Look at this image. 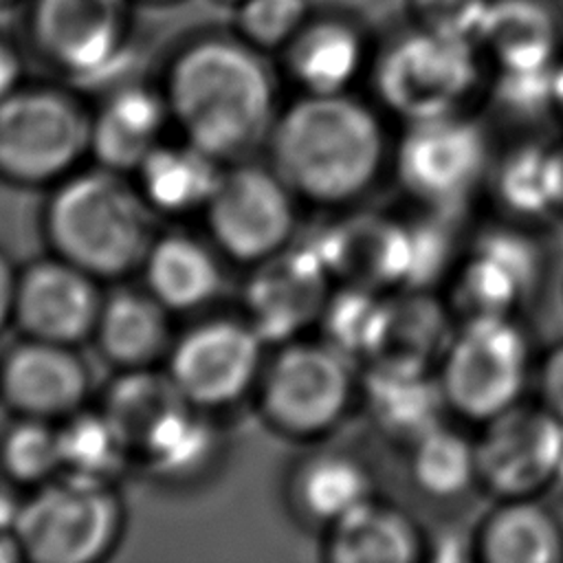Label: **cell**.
<instances>
[{
    "label": "cell",
    "instance_id": "obj_1",
    "mask_svg": "<svg viewBox=\"0 0 563 563\" xmlns=\"http://www.w3.org/2000/svg\"><path fill=\"white\" fill-rule=\"evenodd\" d=\"M260 53L242 37L216 35L178 51L167 68L169 117L220 163L268 141L275 123V81Z\"/></svg>",
    "mask_w": 563,
    "mask_h": 563
},
{
    "label": "cell",
    "instance_id": "obj_2",
    "mask_svg": "<svg viewBox=\"0 0 563 563\" xmlns=\"http://www.w3.org/2000/svg\"><path fill=\"white\" fill-rule=\"evenodd\" d=\"M271 167L295 196L347 205L391 167L394 145L378 114L347 92H303L277 112L268 134Z\"/></svg>",
    "mask_w": 563,
    "mask_h": 563
},
{
    "label": "cell",
    "instance_id": "obj_3",
    "mask_svg": "<svg viewBox=\"0 0 563 563\" xmlns=\"http://www.w3.org/2000/svg\"><path fill=\"white\" fill-rule=\"evenodd\" d=\"M152 211L136 185L99 165L57 183L44 229L55 255L108 279L143 264L154 242Z\"/></svg>",
    "mask_w": 563,
    "mask_h": 563
},
{
    "label": "cell",
    "instance_id": "obj_4",
    "mask_svg": "<svg viewBox=\"0 0 563 563\" xmlns=\"http://www.w3.org/2000/svg\"><path fill=\"white\" fill-rule=\"evenodd\" d=\"M446 409L486 424L523 400L530 380V341L515 317L462 319L438 363Z\"/></svg>",
    "mask_w": 563,
    "mask_h": 563
},
{
    "label": "cell",
    "instance_id": "obj_5",
    "mask_svg": "<svg viewBox=\"0 0 563 563\" xmlns=\"http://www.w3.org/2000/svg\"><path fill=\"white\" fill-rule=\"evenodd\" d=\"M123 530V506L112 484L55 475L22 501L15 539L35 563H95Z\"/></svg>",
    "mask_w": 563,
    "mask_h": 563
},
{
    "label": "cell",
    "instance_id": "obj_6",
    "mask_svg": "<svg viewBox=\"0 0 563 563\" xmlns=\"http://www.w3.org/2000/svg\"><path fill=\"white\" fill-rule=\"evenodd\" d=\"M92 114L66 90L20 86L0 101V176L18 185L59 183L90 154Z\"/></svg>",
    "mask_w": 563,
    "mask_h": 563
},
{
    "label": "cell",
    "instance_id": "obj_7",
    "mask_svg": "<svg viewBox=\"0 0 563 563\" xmlns=\"http://www.w3.org/2000/svg\"><path fill=\"white\" fill-rule=\"evenodd\" d=\"M356 389L352 358L328 341H286L260 376L264 418L295 438L334 429L350 411Z\"/></svg>",
    "mask_w": 563,
    "mask_h": 563
},
{
    "label": "cell",
    "instance_id": "obj_8",
    "mask_svg": "<svg viewBox=\"0 0 563 563\" xmlns=\"http://www.w3.org/2000/svg\"><path fill=\"white\" fill-rule=\"evenodd\" d=\"M475 46L433 29L402 37L376 66L380 101L405 123L460 114L479 77Z\"/></svg>",
    "mask_w": 563,
    "mask_h": 563
},
{
    "label": "cell",
    "instance_id": "obj_9",
    "mask_svg": "<svg viewBox=\"0 0 563 563\" xmlns=\"http://www.w3.org/2000/svg\"><path fill=\"white\" fill-rule=\"evenodd\" d=\"M488 139L468 117L407 123L394 143L391 172L400 187L433 213L460 209L488 172Z\"/></svg>",
    "mask_w": 563,
    "mask_h": 563
},
{
    "label": "cell",
    "instance_id": "obj_10",
    "mask_svg": "<svg viewBox=\"0 0 563 563\" xmlns=\"http://www.w3.org/2000/svg\"><path fill=\"white\" fill-rule=\"evenodd\" d=\"M295 198L273 167L240 163L222 169L202 211L220 251L238 262L257 264L288 244L295 229Z\"/></svg>",
    "mask_w": 563,
    "mask_h": 563
},
{
    "label": "cell",
    "instance_id": "obj_11",
    "mask_svg": "<svg viewBox=\"0 0 563 563\" xmlns=\"http://www.w3.org/2000/svg\"><path fill=\"white\" fill-rule=\"evenodd\" d=\"M31 37L73 79L103 81L128 51L130 0H33Z\"/></svg>",
    "mask_w": 563,
    "mask_h": 563
},
{
    "label": "cell",
    "instance_id": "obj_12",
    "mask_svg": "<svg viewBox=\"0 0 563 563\" xmlns=\"http://www.w3.org/2000/svg\"><path fill=\"white\" fill-rule=\"evenodd\" d=\"M563 422L541 402L512 409L482 424L475 440L477 484L501 499L537 497L556 486Z\"/></svg>",
    "mask_w": 563,
    "mask_h": 563
},
{
    "label": "cell",
    "instance_id": "obj_13",
    "mask_svg": "<svg viewBox=\"0 0 563 563\" xmlns=\"http://www.w3.org/2000/svg\"><path fill=\"white\" fill-rule=\"evenodd\" d=\"M264 343L246 319H209L172 345L167 374L198 409L227 407L260 383Z\"/></svg>",
    "mask_w": 563,
    "mask_h": 563
},
{
    "label": "cell",
    "instance_id": "obj_14",
    "mask_svg": "<svg viewBox=\"0 0 563 563\" xmlns=\"http://www.w3.org/2000/svg\"><path fill=\"white\" fill-rule=\"evenodd\" d=\"M332 279L312 244L284 246L257 262L244 292L246 321L264 341H292L310 323L321 321Z\"/></svg>",
    "mask_w": 563,
    "mask_h": 563
},
{
    "label": "cell",
    "instance_id": "obj_15",
    "mask_svg": "<svg viewBox=\"0 0 563 563\" xmlns=\"http://www.w3.org/2000/svg\"><path fill=\"white\" fill-rule=\"evenodd\" d=\"M539 271V249L528 235L515 229L484 231L457 264L453 308L462 319L512 317L537 286Z\"/></svg>",
    "mask_w": 563,
    "mask_h": 563
},
{
    "label": "cell",
    "instance_id": "obj_16",
    "mask_svg": "<svg viewBox=\"0 0 563 563\" xmlns=\"http://www.w3.org/2000/svg\"><path fill=\"white\" fill-rule=\"evenodd\" d=\"M101 303L97 277L55 255L20 271L13 321L29 339L75 345L95 332Z\"/></svg>",
    "mask_w": 563,
    "mask_h": 563
},
{
    "label": "cell",
    "instance_id": "obj_17",
    "mask_svg": "<svg viewBox=\"0 0 563 563\" xmlns=\"http://www.w3.org/2000/svg\"><path fill=\"white\" fill-rule=\"evenodd\" d=\"M88 387V367L66 343L26 336L0 363V396L20 416L66 418L79 411Z\"/></svg>",
    "mask_w": 563,
    "mask_h": 563
},
{
    "label": "cell",
    "instance_id": "obj_18",
    "mask_svg": "<svg viewBox=\"0 0 563 563\" xmlns=\"http://www.w3.org/2000/svg\"><path fill=\"white\" fill-rule=\"evenodd\" d=\"M165 95L145 86H123L92 114L90 156L114 172H136L163 143L169 121Z\"/></svg>",
    "mask_w": 563,
    "mask_h": 563
},
{
    "label": "cell",
    "instance_id": "obj_19",
    "mask_svg": "<svg viewBox=\"0 0 563 563\" xmlns=\"http://www.w3.org/2000/svg\"><path fill=\"white\" fill-rule=\"evenodd\" d=\"M361 389L376 424L409 444L442 424L449 411L438 374L427 367L372 361Z\"/></svg>",
    "mask_w": 563,
    "mask_h": 563
},
{
    "label": "cell",
    "instance_id": "obj_20",
    "mask_svg": "<svg viewBox=\"0 0 563 563\" xmlns=\"http://www.w3.org/2000/svg\"><path fill=\"white\" fill-rule=\"evenodd\" d=\"M325 552L334 563H413L427 543L407 512L372 497L328 528Z\"/></svg>",
    "mask_w": 563,
    "mask_h": 563
},
{
    "label": "cell",
    "instance_id": "obj_21",
    "mask_svg": "<svg viewBox=\"0 0 563 563\" xmlns=\"http://www.w3.org/2000/svg\"><path fill=\"white\" fill-rule=\"evenodd\" d=\"M282 53L292 81L310 95L347 92L365 57L361 35L336 18L306 20Z\"/></svg>",
    "mask_w": 563,
    "mask_h": 563
},
{
    "label": "cell",
    "instance_id": "obj_22",
    "mask_svg": "<svg viewBox=\"0 0 563 563\" xmlns=\"http://www.w3.org/2000/svg\"><path fill=\"white\" fill-rule=\"evenodd\" d=\"M473 545L486 563H559L563 526L537 497L501 499L477 528Z\"/></svg>",
    "mask_w": 563,
    "mask_h": 563
},
{
    "label": "cell",
    "instance_id": "obj_23",
    "mask_svg": "<svg viewBox=\"0 0 563 563\" xmlns=\"http://www.w3.org/2000/svg\"><path fill=\"white\" fill-rule=\"evenodd\" d=\"M167 312L150 290L110 295L92 332L101 354L121 369L150 367L169 347Z\"/></svg>",
    "mask_w": 563,
    "mask_h": 563
},
{
    "label": "cell",
    "instance_id": "obj_24",
    "mask_svg": "<svg viewBox=\"0 0 563 563\" xmlns=\"http://www.w3.org/2000/svg\"><path fill=\"white\" fill-rule=\"evenodd\" d=\"M136 187L158 213L205 209L222 176L220 161L189 141L161 143L134 172Z\"/></svg>",
    "mask_w": 563,
    "mask_h": 563
},
{
    "label": "cell",
    "instance_id": "obj_25",
    "mask_svg": "<svg viewBox=\"0 0 563 563\" xmlns=\"http://www.w3.org/2000/svg\"><path fill=\"white\" fill-rule=\"evenodd\" d=\"M141 268L147 290L169 312H187L205 306L222 284L213 253L202 242L183 233L154 240Z\"/></svg>",
    "mask_w": 563,
    "mask_h": 563
},
{
    "label": "cell",
    "instance_id": "obj_26",
    "mask_svg": "<svg viewBox=\"0 0 563 563\" xmlns=\"http://www.w3.org/2000/svg\"><path fill=\"white\" fill-rule=\"evenodd\" d=\"M451 336L444 306L427 290L409 288L402 297L387 299L383 332L372 361L433 369Z\"/></svg>",
    "mask_w": 563,
    "mask_h": 563
},
{
    "label": "cell",
    "instance_id": "obj_27",
    "mask_svg": "<svg viewBox=\"0 0 563 563\" xmlns=\"http://www.w3.org/2000/svg\"><path fill=\"white\" fill-rule=\"evenodd\" d=\"M290 490L299 512L328 528L374 497L365 466L334 451L303 460L292 475Z\"/></svg>",
    "mask_w": 563,
    "mask_h": 563
},
{
    "label": "cell",
    "instance_id": "obj_28",
    "mask_svg": "<svg viewBox=\"0 0 563 563\" xmlns=\"http://www.w3.org/2000/svg\"><path fill=\"white\" fill-rule=\"evenodd\" d=\"M477 44L499 57V70H541L556 66L548 15L528 0H490Z\"/></svg>",
    "mask_w": 563,
    "mask_h": 563
},
{
    "label": "cell",
    "instance_id": "obj_29",
    "mask_svg": "<svg viewBox=\"0 0 563 563\" xmlns=\"http://www.w3.org/2000/svg\"><path fill=\"white\" fill-rule=\"evenodd\" d=\"M218 438L213 427L198 413V407L183 402L145 438L136 455L163 479H189L216 455Z\"/></svg>",
    "mask_w": 563,
    "mask_h": 563
},
{
    "label": "cell",
    "instance_id": "obj_30",
    "mask_svg": "<svg viewBox=\"0 0 563 563\" xmlns=\"http://www.w3.org/2000/svg\"><path fill=\"white\" fill-rule=\"evenodd\" d=\"M183 402L187 400L167 372L156 374L152 367H141L123 369L110 385L101 411L114 422L132 455H136L154 427Z\"/></svg>",
    "mask_w": 563,
    "mask_h": 563
},
{
    "label": "cell",
    "instance_id": "obj_31",
    "mask_svg": "<svg viewBox=\"0 0 563 563\" xmlns=\"http://www.w3.org/2000/svg\"><path fill=\"white\" fill-rule=\"evenodd\" d=\"M59 433L62 473L112 484L132 457V451L103 411H75L66 416Z\"/></svg>",
    "mask_w": 563,
    "mask_h": 563
},
{
    "label": "cell",
    "instance_id": "obj_32",
    "mask_svg": "<svg viewBox=\"0 0 563 563\" xmlns=\"http://www.w3.org/2000/svg\"><path fill=\"white\" fill-rule=\"evenodd\" d=\"M409 446L411 479L424 495L449 499L477 484L475 442L457 429L442 422Z\"/></svg>",
    "mask_w": 563,
    "mask_h": 563
},
{
    "label": "cell",
    "instance_id": "obj_33",
    "mask_svg": "<svg viewBox=\"0 0 563 563\" xmlns=\"http://www.w3.org/2000/svg\"><path fill=\"white\" fill-rule=\"evenodd\" d=\"M493 189L512 216H554L552 145L523 143L510 150L493 169Z\"/></svg>",
    "mask_w": 563,
    "mask_h": 563
},
{
    "label": "cell",
    "instance_id": "obj_34",
    "mask_svg": "<svg viewBox=\"0 0 563 563\" xmlns=\"http://www.w3.org/2000/svg\"><path fill=\"white\" fill-rule=\"evenodd\" d=\"M385 306L387 299L367 286L347 284L343 290L332 292L321 317L328 343L350 358H372L380 341Z\"/></svg>",
    "mask_w": 563,
    "mask_h": 563
},
{
    "label": "cell",
    "instance_id": "obj_35",
    "mask_svg": "<svg viewBox=\"0 0 563 563\" xmlns=\"http://www.w3.org/2000/svg\"><path fill=\"white\" fill-rule=\"evenodd\" d=\"M0 464L20 484H44L62 473L59 433L51 420L22 416L0 440Z\"/></svg>",
    "mask_w": 563,
    "mask_h": 563
},
{
    "label": "cell",
    "instance_id": "obj_36",
    "mask_svg": "<svg viewBox=\"0 0 563 563\" xmlns=\"http://www.w3.org/2000/svg\"><path fill=\"white\" fill-rule=\"evenodd\" d=\"M308 20V0H244L235 7L238 37L257 51H282Z\"/></svg>",
    "mask_w": 563,
    "mask_h": 563
},
{
    "label": "cell",
    "instance_id": "obj_37",
    "mask_svg": "<svg viewBox=\"0 0 563 563\" xmlns=\"http://www.w3.org/2000/svg\"><path fill=\"white\" fill-rule=\"evenodd\" d=\"M427 29L466 37L477 44V35L490 0H413Z\"/></svg>",
    "mask_w": 563,
    "mask_h": 563
},
{
    "label": "cell",
    "instance_id": "obj_38",
    "mask_svg": "<svg viewBox=\"0 0 563 563\" xmlns=\"http://www.w3.org/2000/svg\"><path fill=\"white\" fill-rule=\"evenodd\" d=\"M537 387L541 405L563 420V343L554 345L539 365Z\"/></svg>",
    "mask_w": 563,
    "mask_h": 563
},
{
    "label": "cell",
    "instance_id": "obj_39",
    "mask_svg": "<svg viewBox=\"0 0 563 563\" xmlns=\"http://www.w3.org/2000/svg\"><path fill=\"white\" fill-rule=\"evenodd\" d=\"M22 55L13 44L0 37V101L11 97L22 86Z\"/></svg>",
    "mask_w": 563,
    "mask_h": 563
},
{
    "label": "cell",
    "instance_id": "obj_40",
    "mask_svg": "<svg viewBox=\"0 0 563 563\" xmlns=\"http://www.w3.org/2000/svg\"><path fill=\"white\" fill-rule=\"evenodd\" d=\"M429 559L433 561H466L475 556V545L473 541H466L460 534H440L435 541L427 543ZM427 554V552H424Z\"/></svg>",
    "mask_w": 563,
    "mask_h": 563
},
{
    "label": "cell",
    "instance_id": "obj_41",
    "mask_svg": "<svg viewBox=\"0 0 563 563\" xmlns=\"http://www.w3.org/2000/svg\"><path fill=\"white\" fill-rule=\"evenodd\" d=\"M18 275L20 271H15L11 260L0 251V330L13 319Z\"/></svg>",
    "mask_w": 563,
    "mask_h": 563
},
{
    "label": "cell",
    "instance_id": "obj_42",
    "mask_svg": "<svg viewBox=\"0 0 563 563\" xmlns=\"http://www.w3.org/2000/svg\"><path fill=\"white\" fill-rule=\"evenodd\" d=\"M22 501L24 499H18L9 490L0 488V532L13 534L18 517H20V510H22Z\"/></svg>",
    "mask_w": 563,
    "mask_h": 563
},
{
    "label": "cell",
    "instance_id": "obj_43",
    "mask_svg": "<svg viewBox=\"0 0 563 563\" xmlns=\"http://www.w3.org/2000/svg\"><path fill=\"white\" fill-rule=\"evenodd\" d=\"M552 189H554V216L563 218V143L552 145Z\"/></svg>",
    "mask_w": 563,
    "mask_h": 563
},
{
    "label": "cell",
    "instance_id": "obj_44",
    "mask_svg": "<svg viewBox=\"0 0 563 563\" xmlns=\"http://www.w3.org/2000/svg\"><path fill=\"white\" fill-rule=\"evenodd\" d=\"M20 559H24V554H22V548H20L15 534L0 532V563H13Z\"/></svg>",
    "mask_w": 563,
    "mask_h": 563
},
{
    "label": "cell",
    "instance_id": "obj_45",
    "mask_svg": "<svg viewBox=\"0 0 563 563\" xmlns=\"http://www.w3.org/2000/svg\"><path fill=\"white\" fill-rule=\"evenodd\" d=\"M554 110L563 114V62H559L556 77H554Z\"/></svg>",
    "mask_w": 563,
    "mask_h": 563
},
{
    "label": "cell",
    "instance_id": "obj_46",
    "mask_svg": "<svg viewBox=\"0 0 563 563\" xmlns=\"http://www.w3.org/2000/svg\"><path fill=\"white\" fill-rule=\"evenodd\" d=\"M556 484L563 486V431H561V453H559V466H556Z\"/></svg>",
    "mask_w": 563,
    "mask_h": 563
},
{
    "label": "cell",
    "instance_id": "obj_47",
    "mask_svg": "<svg viewBox=\"0 0 563 563\" xmlns=\"http://www.w3.org/2000/svg\"><path fill=\"white\" fill-rule=\"evenodd\" d=\"M216 2H220V4H233V7H238L240 2H244V0H216Z\"/></svg>",
    "mask_w": 563,
    "mask_h": 563
},
{
    "label": "cell",
    "instance_id": "obj_48",
    "mask_svg": "<svg viewBox=\"0 0 563 563\" xmlns=\"http://www.w3.org/2000/svg\"><path fill=\"white\" fill-rule=\"evenodd\" d=\"M11 2H15V0H0V11H2V9H4V7H9V4H11Z\"/></svg>",
    "mask_w": 563,
    "mask_h": 563
},
{
    "label": "cell",
    "instance_id": "obj_49",
    "mask_svg": "<svg viewBox=\"0 0 563 563\" xmlns=\"http://www.w3.org/2000/svg\"><path fill=\"white\" fill-rule=\"evenodd\" d=\"M150 2H174V0H150Z\"/></svg>",
    "mask_w": 563,
    "mask_h": 563
}]
</instances>
